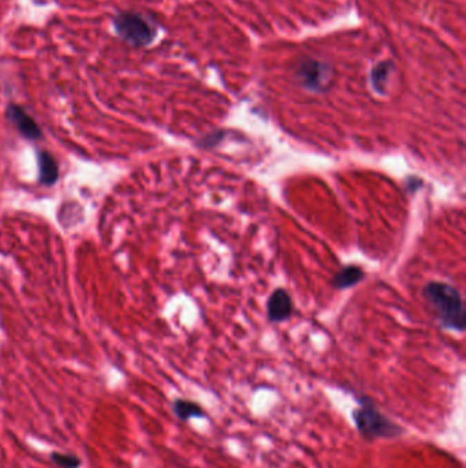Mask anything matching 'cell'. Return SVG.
Returning <instances> with one entry per match:
<instances>
[{
  "label": "cell",
  "instance_id": "obj_1",
  "mask_svg": "<svg viewBox=\"0 0 466 468\" xmlns=\"http://www.w3.org/2000/svg\"><path fill=\"white\" fill-rule=\"evenodd\" d=\"M422 294L442 326L460 333L465 330V305L458 289L445 282L432 281L425 285Z\"/></svg>",
  "mask_w": 466,
  "mask_h": 468
},
{
  "label": "cell",
  "instance_id": "obj_2",
  "mask_svg": "<svg viewBox=\"0 0 466 468\" xmlns=\"http://www.w3.org/2000/svg\"><path fill=\"white\" fill-rule=\"evenodd\" d=\"M358 403L360 407L353 410L351 417L358 433L365 440H391L405 433L402 426L378 410L369 397H360Z\"/></svg>",
  "mask_w": 466,
  "mask_h": 468
},
{
  "label": "cell",
  "instance_id": "obj_3",
  "mask_svg": "<svg viewBox=\"0 0 466 468\" xmlns=\"http://www.w3.org/2000/svg\"><path fill=\"white\" fill-rule=\"evenodd\" d=\"M113 29L118 37L134 48L151 46L156 36V25L137 11H119L113 18Z\"/></svg>",
  "mask_w": 466,
  "mask_h": 468
},
{
  "label": "cell",
  "instance_id": "obj_4",
  "mask_svg": "<svg viewBox=\"0 0 466 468\" xmlns=\"http://www.w3.org/2000/svg\"><path fill=\"white\" fill-rule=\"evenodd\" d=\"M297 77L302 87L313 92H323L330 81V70L326 64L316 60H305L298 66Z\"/></svg>",
  "mask_w": 466,
  "mask_h": 468
},
{
  "label": "cell",
  "instance_id": "obj_5",
  "mask_svg": "<svg viewBox=\"0 0 466 468\" xmlns=\"http://www.w3.org/2000/svg\"><path fill=\"white\" fill-rule=\"evenodd\" d=\"M6 117L17 127V130L26 138L37 140L41 137V129L37 122L30 117L26 110L18 105H8Z\"/></svg>",
  "mask_w": 466,
  "mask_h": 468
},
{
  "label": "cell",
  "instance_id": "obj_6",
  "mask_svg": "<svg viewBox=\"0 0 466 468\" xmlns=\"http://www.w3.org/2000/svg\"><path fill=\"white\" fill-rule=\"evenodd\" d=\"M292 314V300L290 294L285 289H277L268 298L267 316L271 322H285Z\"/></svg>",
  "mask_w": 466,
  "mask_h": 468
},
{
  "label": "cell",
  "instance_id": "obj_7",
  "mask_svg": "<svg viewBox=\"0 0 466 468\" xmlns=\"http://www.w3.org/2000/svg\"><path fill=\"white\" fill-rule=\"evenodd\" d=\"M364 270L360 266H346L333 278V287L335 289H348L364 280Z\"/></svg>",
  "mask_w": 466,
  "mask_h": 468
},
{
  "label": "cell",
  "instance_id": "obj_8",
  "mask_svg": "<svg viewBox=\"0 0 466 468\" xmlns=\"http://www.w3.org/2000/svg\"><path fill=\"white\" fill-rule=\"evenodd\" d=\"M37 158H39L41 182L46 185L55 183L58 179V165L54 156L47 151H41L37 154Z\"/></svg>",
  "mask_w": 466,
  "mask_h": 468
},
{
  "label": "cell",
  "instance_id": "obj_9",
  "mask_svg": "<svg viewBox=\"0 0 466 468\" xmlns=\"http://www.w3.org/2000/svg\"><path fill=\"white\" fill-rule=\"evenodd\" d=\"M174 413L180 419V420H190L194 417H204L205 416V411L204 408L190 400H185V399H178L175 400Z\"/></svg>",
  "mask_w": 466,
  "mask_h": 468
},
{
  "label": "cell",
  "instance_id": "obj_10",
  "mask_svg": "<svg viewBox=\"0 0 466 468\" xmlns=\"http://www.w3.org/2000/svg\"><path fill=\"white\" fill-rule=\"evenodd\" d=\"M390 69H391V63H389V62L380 63L373 69L372 75H371V81H372V85H373L376 92H379V93L384 92V88H386V84H387V80H389V74H390Z\"/></svg>",
  "mask_w": 466,
  "mask_h": 468
},
{
  "label": "cell",
  "instance_id": "obj_11",
  "mask_svg": "<svg viewBox=\"0 0 466 468\" xmlns=\"http://www.w3.org/2000/svg\"><path fill=\"white\" fill-rule=\"evenodd\" d=\"M51 459L53 462H55L58 466L63 468H78L81 465L78 458L71 456V455H64V453H53Z\"/></svg>",
  "mask_w": 466,
  "mask_h": 468
}]
</instances>
